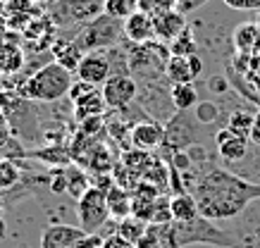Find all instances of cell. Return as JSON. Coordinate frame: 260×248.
<instances>
[{
	"label": "cell",
	"instance_id": "10",
	"mask_svg": "<svg viewBox=\"0 0 260 248\" xmlns=\"http://www.w3.org/2000/svg\"><path fill=\"white\" fill-rule=\"evenodd\" d=\"M77 79L88 81L93 86H103L105 79L112 74L110 67V57H108V50H95V53H86L81 57L79 67H77Z\"/></svg>",
	"mask_w": 260,
	"mask_h": 248
},
{
	"label": "cell",
	"instance_id": "2",
	"mask_svg": "<svg viewBox=\"0 0 260 248\" xmlns=\"http://www.w3.org/2000/svg\"><path fill=\"white\" fill-rule=\"evenodd\" d=\"M72 77L74 74L70 69H64L62 64H57L53 60V62L39 67L22 86H17L15 93L31 100V103H55L70 93L72 84H74Z\"/></svg>",
	"mask_w": 260,
	"mask_h": 248
},
{
	"label": "cell",
	"instance_id": "19",
	"mask_svg": "<svg viewBox=\"0 0 260 248\" xmlns=\"http://www.w3.org/2000/svg\"><path fill=\"white\" fill-rule=\"evenodd\" d=\"M170 210H172V220L174 222H189L193 217L201 215L198 210V200L191 191H179L170 198Z\"/></svg>",
	"mask_w": 260,
	"mask_h": 248
},
{
	"label": "cell",
	"instance_id": "23",
	"mask_svg": "<svg viewBox=\"0 0 260 248\" xmlns=\"http://www.w3.org/2000/svg\"><path fill=\"white\" fill-rule=\"evenodd\" d=\"M115 232H117L119 236H124L129 243L136 246V243L146 236V232H148V222L141 220V217H136V215H129V217H124V220H119Z\"/></svg>",
	"mask_w": 260,
	"mask_h": 248
},
{
	"label": "cell",
	"instance_id": "21",
	"mask_svg": "<svg viewBox=\"0 0 260 248\" xmlns=\"http://www.w3.org/2000/svg\"><path fill=\"white\" fill-rule=\"evenodd\" d=\"M74 105V115H77V120H88V117H101L103 110L108 108L105 105V98H103V91L101 88H93L91 93L86 96H81Z\"/></svg>",
	"mask_w": 260,
	"mask_h": 248
},
{
	"label": "cell",
	"instance_id": "18",
	"mask_svg": "<svg viewBox=\"0 0 260 248\" xmlns=\"http://www.w3.org/2000/svg\"><path fill=\"white\" fill-rule=\"evenodd\" d=\"M84 55H86V53L77 46V41L74 39H62L53 46V57H55V62L62 64L64 69H70L72 74L77 72V67H79V62H81V57Z\"/></svg>",
	"mask_w": 260,
	"mask_h": 248
},
{
	"label": "cell",
	"instance_id": "7",
	"mask_svg": "<svg viewBox=\"0 0 260 248\" xmlns=\"http://www.w3.org/2000/svg\"><path fill=\"white\" fill-rule=\"evenodd\" d=\"M198 127H201V122H198L196 117L191 120L186 112H174L172 117L165 122L162 151H167V155H172V153H177V151H186V148L193 144H201Z\"/></svg>",
	"mask_w": 260,
	"mask_h": 248
},
{
	"label": "cell",
	"instance_id": "8",
	"mask_svg": "<svg viewBox=\"0 0 260 248\" xmlns=\"http://www.w3.org/2000/svg\"><path fill=\"white\" fill-rule=\"evenodd\" d=\"M105 196H108V191H103V189L91 184V189L77 200V217H79L84 232L98 234V229L110 220V210H108V198Z\"/></svg>",
	"mask_w": 260,
	"mask_h": 248
},
{
	"label": "cell",
	"instance_id": "39",
	"mask_svg": "<svg viewBox=\"0 0 260 248\" xmlns=\"http://www.w3.org/2000/svg\"><path fill=\"white\" fill-rule=\"evenodd\" d=\"M205 3H208V0H177V10L184 12V15H189V12L198 10L201 5H205Z\"/></svg>",
	"mask_w": 260,
	"mask_h": 248
},
{
	"label": "cell",
	"instance_id": "35",
	"mask_svg": "<svg viewBox=\"0 0 260 248\" xmlns=\"http://www.w3.org/2000/svg\"><path fill=\"white\" fill-rule=\"evenodd\" d=\"M227 8L232 10H241V12H253V10H260V0H222Z\"/></svg>",
	"mask_w": 260,
	"mask_h": 248
},
{
	"label": "cell",
	"instance_id": "5",
	"mask_svg": "<svg viewBox=\"0 0 260 248\" xmlns=\"http://www.w3.org/2000/svg\"><path fill=\"white\" fill-rule=\"evenodd\" d=\"M172 234L177 248H186L191 243H213L217 248H237V239L229 236L213 224V220L198 215L189 222H172Z\"/></svg>",
	"mask_w": 260,
	"mask_h": 248
},
{
	"label": "cell",
	"instance_id": "4",
	"mask_svg": "<svg viewBox=\"0 0 260 248\" xmlns=\"http://www.w3.org/2000/svg\"><path fill=\"white\" fill-rule=\"evenodd\" d=\"M74 41H77V46L84 53L115 48V46H119L124 41V22L101 12L91 22L79 26V31L74 33Z\"/></svg>",
	"mask_w": 260,
	"mask_h": 248
},
{
	"label": "cell",
	"instance_id": "38",
	"mask_svg": "<svg viewBox=\"0 0 260 248\" xmlns=\"http://www.w3.org/2000/svg\"><path fill=\"white\" fill-rule=\"evenodd\" d=\"M12 138V129H10V122L5 117V112H0V151L8 146V141Z\"/></svg>",
	"mask_w": 260,
	"mask_h": 248
},
{
	"label": "cell",
	"instance_id": "41",
	"mask_svg": "<svg viewBox=\"0 0 260 248\" xmlns=\"http://www.w3.org/2000/svg\"><path fill=\"white\" fill-rule=\"evenodd\" d=\"M210 88H213V91H217V88L224 91V88H227V81L222 79V77H215V79H210Z\"/></svg>",
	"mask_w": 260,
	"mask_h": 248
},
{
	"label": "cell",
	"instance_id": "32",
	"mask_svg": "<svg viewBox=\"0 0 260 248\" xmlns=\"http://www.w3.org/2000/svg\"><path fill=\"white\" fill-rule=\"evenodd\" d=\"M88 167L95 169L98 174H105V172H110L112 160H110V155H108V151H103V148H95V151H93V158L88 160Z\"/></svg>",
	"mask_w": 260,
	"mask_h": 248
},
{
	"label": "cell",
	"instance_id": "24",
	"mask_svg": "<svg viewBox=\"0 0 260 248\" xmlns=\"http://www.w3.org/2000/svg\"><path fill=\"white\" fill-rule=\"evenodd\" d=\"M167 46H170V53H172V55L186 57V55H196L198 53V41H196V36H193V29H191V26H186V29H184L172 43H167Z\"/></svg>",
	"mask_w": 260,
	"mask_h": 248
},
{
	"label": "cell",
	"instance_id": "13",
	"mask_svg": "<svg viewBox=\"0 0 260 248\" xmlns=\"http://www.w3.org/2000/svg\"><path fill=\"white\" fill-rule=\"evenodd\" d=\"M215 151H217V155H220L222 160L239 162L241 158H246V153H248V138L239 136L232 129L224 127L215 134Z\"/></svg>",
	"mask_w": 260,
	"mask_h": 248
},
{
	"label": "cell",
	"instance_id": "43",
	"mask_svg": "<svg viewBox=\"0 0 260 248\" xmlns=\"http://www.w3.org/2000/svg\"><path fill=\"white\" fill-rule=\"evenodd\" d=\"M5 236V222H3V217H0V239Z\"/></svg>",
	"mask_w": 260,
	"mask_h": 248
},
{
	"label": "cell",
	"instance_id": "1",
	"mask_svg": "<svg viewBox=\"0 0 260 248\" xmlns=\"http://www.w3.org/2000/svg\"><path fill=\"white\" fill-rule=\"evenodd\" d=\"M198 200L201 215L208 220H232L244 212L253 200H260V184L234 174L213 162L198 169V182L191 189Z\"/></svg>",
	"mask_w": 260,
	"mask_h": 248
},
{
	"label": "cell",
	"instance_id": "44",
	"mask_svg": "<svg viewBox=\"0 0 260 248\" xmlns=\"http://www.w3.org/2000/svg\"><path fill=\"white\" fill-rule=\"evenodd\" d=\"M0 208H3V205H0ZM0 215H3V210H0Z\"/></svg>",
	"mask_w": 260,
	"mask_h": 248
},
{
	"label": "cell",
	"instance_id": "14",
	"mask_svg": "<svg viewBox=\"0 0 260 248\" xmlns=\"http://www.w3.org/2000/svg\"><path fill=\"white\" fill-rule=\"evenodd\" d=\"M124 41L126 43H150L155 41V26H153V17L136 10L124 19Z\"/></svg>",
	"mask_w": 260,
	"mask_h": 248
},
{
	"label": "cell",
	"instance_id": "33",
	"mask_svg": "<svg viewBox=\"0 0 260 248\" xmlns=\"http://www.w3.org/2000/svg\"><path fill=\"white\" fill-rule=\"evenodd\" d=\"M93 88H98V86H93V84H88V81H81V79H77L74 84H72V88H70V93H67V98H70L72 103H77L81 96H86V93H91Z\"/></svg>",
	"mask_w": 260,
	"mask_h": 248
},
{
	"label": "cell",
	"instance_id": "26",
	"mask_svg": "<svg viewBox=\"0 0 260 248\" xmlns=\"http://www.w3.org/2000/svg\"><path fill=\"white\" fill-rule=\"evenodd\" d=\"M64 172H67V193L74 200H79L91 189V179L86 176V172H81L77 167H70V169H64Z\"/></svg>",
	"mask_w": 260,
	"mask_h": 248
},
{
	"label": "cell",
	"instance_id": "37",
	"mask_svg": "<svg viewBox=\"0 0 260 248\" xmlns=\"http://www.w3.org/2000/svg\"><path fill=\"white\" fill-rule=\"evenodd\" d=\"M103 239L105 236H101V234H84L79 241H77V246L74 248H103Z\"/></svg>",
	"mask_w": 260,
	"mask_h": 248
},
{
	"label": "cell",
	"instance_id": "25",
	"mask_svg": "<svg viewBox=\"0 0 260 248\" xmlns=\"http://www.w3.org/2000/svg\"><path fill=\"white\" fill-rule=\"evenodd\" d=\"M253 117H255V112H248V110H234L232 115L227 117V124L224 127L232 129L234 134L239 136L248 138L251 136V127H253ZM251 141V138H248Z\"/></svg>",
	"mask_w": 260,
	"mask_h": 248
},
{
	"label": "cell",
	"instance_id": "40",
	"mask_svg": "<svg viewBox=\"0 0 260 248\" xmlns=\"http://www.w3.org/2000/svg\"><path fill=\"white\" fill-rule=\"evenodd\" d=\"M251 144L260 146V110L255 112V117H253V127H251Z\"/></svg>",
	"mask_w": 260,
	"mask_h": 248
},
{
	"label": "cell",
	"instance_id": "12",
	"mask_svg": "<svg viewBox=\"0 0 260 248\" xmlns=\"http://www.w3.org/2000/svg\"><path fill=\"white\" fill-rule=\"evenodd\" d=\"M129 138L134 148L139 151H155L162 146L165 138V127L155 120H146V122H136L134 127L129 129Z\"/></svg>",
	"mask_w": 260,
	"mask_h": 248
},
{
	"label": "cell",
	"instance_id": "22",
	"mask_svg": "<svg viewBox=\"0 0 260 248\" xmlns=\"http://www.w3.org/2000/svg\"><path fill=\"white\" fill-rule=\"evenodd\" d=\"M170 98H172V105L177 112H189L191 108L198 105V91L193 84H172Z\"/></svg>",
	"mask_w": 260,
	"mask_h": 248
},
{
	"label": "cell",
	"instance_id": "34",
	"mask_svg": "<svg viewBox=\"0 0 260 248\" xmlns=\"http://www.w3.org/2000/svg\"><path fill=\"white\" fill-rule=\"evenodd\" d=\"M48 186L53 193H67V172L64 169H55L53 176L48 179Z\"/></svg>",
	"mask_w": 260,
	"mask_h": 248
},
{
	"label": "cell",
	"instance_id": "9",
	"mask_svg": "<svg viewBox=\"0 0 260 248\" xmlns=\"http://www.w3.org/2000/svg\"><path fill=\"white\" fill-rule=\"evenodd\" d=\"M105 105L110 110H124L139 96V81L132 74H110L101 86Z\"/></svg>",
	"mask_w": 260,
	"mask_h": 248
},
{
	"label": "cell",
	"instance_id": "3",
	"mask_svg": "<svg viewBox=\"0 0 260 248\" xmlns=\"http://www.w3.org/2000/svg\"><path fill=\"white\" fill-rule=\"evenodd\" d=\"M170 46L160 43V41H150V43H126V60H129V72L132 77H139L141 81H158L170 62Z\"/></svg>",
	"mask_w": 260,
	"mask_h": 248
},
{
	"label": "cell",
	"instance_id": "20",
	"mask_svg": "<svg viewBox=\"0 0 260 248\" xmlns=\"http://www.w3.org/2000/svg\"><path fill=\"white\" fill-rule=\"evenodd\" d=\"M108 210H110V217L112 220H124V217L132 215V203H134V196L132 191H126L122 186H112L110 191H108Z\"/></svg>",
	"mask_w": 260,
	"mask_h": 248
},
{
	"label": "cell",
	"instance_id": "11",
	"mask_svg": "<svg viewBox=\"0 0 260 248\" xmlns=\"http://www.w3.org/2000/svg\"><path fill=\"white\" fill-rule=\"evenodd\" d=\"M203 74V60L201 55H172L170 62H167L165 69V79L170 84H193L196 79H201Z\"/></svg>",
	"mask_w": 260,
	"mask_h": 248
},
{
	"label": "cell",
	"instance_id": "17",
	"mask_svg": "<svg viewBox=\"0 0 260 248\" xmlns=\"http://www.w3.org/2000/svg\"><path fill=\"white\" fill-rule=\"evenodd\" d=\"M24 50L17 46L15 41H3L0 43V74L5 77H15L24 69Z\"/></svg>",
	"mask_w": 260,
	"mask_h": 248
},
{
	"label": "cell",
	"instance_id": "31",
	"mask_svg": "<svg viewBox=\"0 0 260 248\" xmlns=\"http://www.w3.org/2000/svg\"><path fill=\"white\" fill-rule=\"evenodd\" d=\"M19 172L8 158H0V189H10L12 184H17Z\"/></svg>",
	"mask_w": 260,
	"mask_h": 248
},
{
	"label": "cell",
	"instance_id": "29",
	"mask_svg": "<svg viewBox=\"0 0 260 248\" xmlns=\"http://www.w3.org/2000/svg\"><path fill=\"white\" fill-rule=\"evenodd\" d=\"M193 117L201 124H215L220 120V105L215 100H198V105L193 108Z\"/></svg>",
	"mask_w": 260,
	"mask_h": 248
},
{
	"label": "cell",
	"instance_id": "6",
	"mask_svg": "<svg viewBox=\"0 0 260 248\" xmlns=\"http://www.w3.org/2000/svg\"><path fill=\"white\" fill-rule=\"evenodd\" d=\"M103 12V0H55L48 5V19L55 26H84Z\"/></svg>",
	"mask_w": 260,
	"mask_h": 248
},
{
	"label": "cell",
	"instance_id": "30",
	"mask_svg": "<svg viewBox=\"0 0 260 248\" xmlns=\"http://www.w3.org/2000/svg\"><path fill=\"white\" fill-rule=\"evenodd\" d=\"M136 10L155 17L162 12H170V10H177V0H136Z\"/></svg>",
	"mask_w": 260,
	"mask_h": 248
},
{
	"label": "cell",
	"instance_id": "16",
	"mask_svg": "<svg viewBox=\"0 0 260 248\" xmlns=\"http://www.w3.org/2000/svg\"><path fill=\"white\" fill-rule=\"evenodd\" d=\"M153 26H155V41L160 43H172L184 29H186V15L179 10H170L162 15L153 17Z\"/></svg>",
	"mask_w": 260,
	"mask_h": 248
},
{
	"label": "cell",
	"instance_id": "27",
	"mask_svg": "<svg viewBox=\"0 0 260 248\" xmlns=\"http://www.w3.org/2000/svg\"><path fill=\"white\" fill-rule=\"evenodd\" d=\"M260 39L258 24H241L234 29V46L239 50H251Z\"/></svg>",
	"mask_w": 260,
	"mask_h": 248
},
{
	"label": "cell",
	"instance_id": "36",
	"mask_svg": "<svg viewBox=\"0 0 260 248\" xmlns=\"http://www.w3.org/2000/svg\"><path fill=\"white\" fill-rule=\"evenodd\" d=\"M103 248H136L134 243H129L124 236H119L117 232H112L110 236L103 239Z\"/></svg>",
	"mask_w": 260,
	"mask_h": 248
},
{
	"label": "cell",
	"instance_id": "28",
	"mask_svg": "<svg viewBox=\"0 0 260 248\" xmlns=\"http://www.w3.org/2000/svg\"><path fill=\"white\" fill-rule=\"evenodd\" d=\"M103 12L124 22L132 12H136V0H103Z\"/></svg>",
	"mask_w": 260,
	"mask_h": 248
},
{
	"label": "cell",
	"instance_id": "15",
	"mask_svg": "<svg viewBox=\"0 0 260 248\" xmlns=\"http://www.w3.org/2000/svg\"><path fill=\"white\" fill-rule=\"evenodd\" d=\"M81 227H72V224H50L43 236H41V248H74L77 241L84 236Z\"/></svg>",
	"mask_w": 260,
	"mask_h": 248
},
{
	"label": "cell",
	"instance_id": "42",
	"mask_svg": "<svg viewBox=\"0 0 260 248\" xmlns=\"http://www.w3.org/2000/svg\"><path fill=\"white\" fill-rule=\"evenodd\" d=\"M34 3H36V5H53L55 0H34Z\"/></svg>",
	"mask_w": 260,
	"mask_h": 248
}]
</instances>
